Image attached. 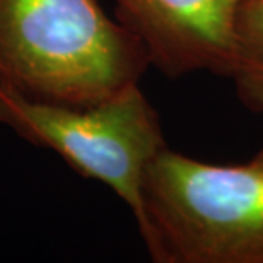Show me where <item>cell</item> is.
<instances>
[{"label": "cell", "instance_id": "obj_1", "mask_svg": "<svg viewBox=\"0 0 263 263\" xmlns=\"http://www.w3.org/2000/svg\"><path fill=\"white\" fill-rule=\"evenodd\" d=\"M147 67L142 43L98 0H0V84L26 98L92 104Z\"/></svg>", "mask_w": 263, "mask_h": 263}, {"label": "cell", "instance_id": "obj_2", "mask_svg": "<svg viewBox=\"0 0 263 263\" xmlns=\"http://www.w3.org/2000/svg\"><path fill=\"white\" fill-rule=\"evenodd\" d=\"M139 234L156 263H263V166L210 164L164 147L142 185Z\"/></svg>", "mask_w": 263, "mask_h": 263}, {"label": "cell", "instance_id": "obj_3", "mask_svg": "<svg viewBox=\"0 0 263 263\" xmlns=\"http://www.w3.org/2000/svg\"><path fill=\"white\" fill-rule=\"evenodd\" d=\"M0 125L53 151L79 176L111 188L128 205L137 229L142 226L145 171L167 145L139 84L92 104L36 101L0 84Z\"/></svg>", "mask_w": 263, "mask_h": 263}, {"label": "cell", "instance_id": "obj_4", "mask_svg": "<svg viewBox=\"0 0 263 263\" xmlns=\"http://www.w3.org/2000/svg\"><path fill=\"white\" fill-rule=\"evenodd\" d=\"M115 19L167 79L210 72L231 79L238 0H113Z\"/></svg>", "mask_w": 263, "mask_h": 263}, {"label": "cell", "instance_id": "obj_5", "mask_svg": "<svg viewBox=\"0 0 263 263\" xmlns=\"http://www.w3.org/2000/svg\"><path fill=\"white\" fill-rule=\"evenodd\" d=\"M231 81L246 109L263 113V0H238L233 14Z\"/></svg>", "mask_w": 263, "mask_h": 263}, {"label": "cell", "instance_id": "obj_6", "mask_svg": "<svg viewBox=\"0 0 263 263\" xmlns=\"http://www.w3.org/2000/svg\"><path fill=\"white\" fill-rule=\"evenodd\" d=\"M251 162H255V164H261V166H263V149L253 157V159H251Z\"/></svg>", "mask_w": 263, "mask_h": 263}]
</instances>
